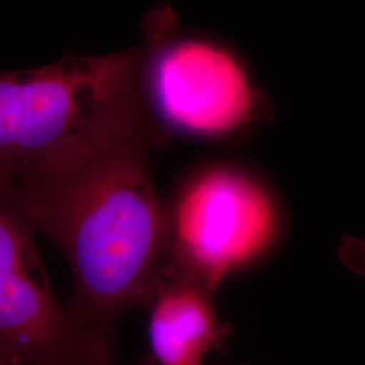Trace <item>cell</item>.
Returning a JSON list of instances; mask_svg holds the SVG:
<instances>
[{
  "instance_id": "277c9868",
  "label": "cell",
  "mask_w": 365,
  "mask_h": 365,
  "mask_svg": "<svg viewBox=\"0 0 365 365\" xmlns=\"http://www.w3.org/2000/svg\"><path fill=\"white\" fill-rule=\"evenodd\" d=\"M173 15L149 18L144 88L157 123L187 135L221 138L262 114L260 92L235 56L205 39L175 38Z\"/></svg>"
},
{
  "instance_id": "52a82bcc",
  "label": "cell",
  "mask_w": 365,
  "mask_h": 365,
  "mask_svg": "<svg viewBox=\"0 0 365 365\" xmlns=\"http://www.w3.org/2000/svg\"><path fill=\"white\" fill-rule=\"evenodd\" d=\"M339 259L353 274L365 279V241L357 237H345L339 247Z\"/></svg>"
},
{
  "instance_id": "6da1fadb",
  "label": "cell",
  "mask_w": 365,
  "mask_h": 365,
  "mask_svg": "<svg viewBox=\"0 0 365 365\" xmlns=\"http://www.w3.org/2000/svg\"><path fill=\"white\" fill-rule=\"evenodd\" d=\"M160 135L156 120L146 119L66 167L16 184L36 235L68 261L73 279L68 310L111 344L119 318L148 309L170 264L167 210L149 164Z\"/></svg>"
},
{
  "instance_id": "5b68a950",
  "label": "cell",
  "mask_w": 365,
  "mask_h": 365,
  "mask_svg": "<svg viewBox=\"0 0 365 365\" xmlns=\"http://www.w3.org/2000/svg\"><path fill=\"white\" fill-rule=\"evenodd\" d=\"M214 291L168 268L149 309L148 337L157 365H203L230 334L214 303Z\"/></svg>"
},
{
  "instance_id": "ba28073f",
  "label": "cell",
  "mask_w": 365,
  "mask_h": 365,
  "mask_svg": "<svg viewBox=\"0 0 365 365\" xmlns=\"http://www.w3.org/2000/svg\"><path fill=\"white\" fill-rule=\"evenodd\" d=\"M131 365H157L156 363H155V360L150 357V354H148V356H145V357H143L140 361H137L135 364H131Z\"/></svg>"
},
{
  "instance_id": "7a4b0ae2",
  "label": "cell",
  "mask_w": 365,
  "mask_h": 365,
  "mask_svg": "<svg viewBox=\"0 0 365 365\" xmlns=\"http://www.w3.org/2000/svg\"><path fill=\"white\" fill-rule=\"evenodd\" d=\"M145 53L143 45L0 72V178L36 180L155 118L145 96Z\"/></svg>"
},
{
  "instance_id": "8992f818",
  "label": "cell",
  "mask_w": 365,
  "mask_h": 365,
  "mask_svg": "<svg viewBox=\"0 0 365 365\" xmlns=\"http://www.w3.org/2000/svg\"><path fill=\"white\" fill-rule=\"evenodd\" d=\"M15 182L0 178V303L48 280Z\"/></svg>"
},
{
  "instance_id": "3957f363",
  "label": "cell",
  "mask_w": 365,
  "mask_h": 365,
  "mask_svg": "<svg viewBox=\"0 0 365 365\" xmlns=\"http://www.w3.org/2000/svg\"><path fill=\"white\" fill-rule=\"evenodd\" d=\"M168 268L214 292L269 253L279 235L272 195L245 170L214 165L184 182L167 210Z\"/></svg>"
}]
</instances>
